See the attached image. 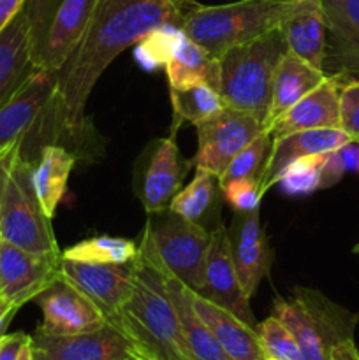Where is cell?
Listing matches in <instances>:
<instances>
[{
  "instance_id": "cell-1",
  "label": "cell",
  "mask_w": 359,
  "mask_h": 360,
  "mask_svg": "<svg viewBox=\"0 0 359 360\" xmlns=\"http://www.w3.org/2000/svg\"><path fill=\"white\" fill-rule=\"evenodd\" d=\"M182 16L169 0H99L76 51L58 70L51 104L63 129H81L95 83L120 53L162 25H180Z\"/></svg>"
},
{
  "instance_id": "cell-2",
  "label": "cell",
  "mask_w": 359,
  "mask_h": 360,
  "mask_svg": "<svg viewBox=\"0 0 359 360\" xmlns=\"http://www.w3.org/2000/svg\"><path fill=\"white\" fill-rule=\"evenodd\" d=\"M136 281L130 295L108 320L144 360H192L187 352L175 304L165 292L164 271L146 236L141 238Z\"/></svg>"
},
{
  "instance_id": "cell-3",
  "label": "cell",
  "mask_w": 359,
  "mask_h": 360,
  "mask_svg": "<svg viewBox=\"0 0 359 360\" xmlns=\"http://www.w3.org/2000/svg\"><path fill=\"white\" fill-rule=\"evenodd\" d=\"M299 0H238L222 6H199L183 13V34L215 58L245 42L280 28Z\"/></svg>"
},
{
  "instance_id": "cell-4",
  "label": "cell",
  "mask_w": 359,
  "mask_h": 360,
  "mask_svg": "<svg viewBox=\"0 0 359 360\" xmlns=\"http://www.w3.org/2000/svg\"><path fill=\"white\" fill-rule=\"evenodd\" d=\"M287 53L280 28L231 48L220 56V95L227 108L267 125L277 67Z\"/></svg>"
},
{
  "instance_id": "cell-5",
  "label": "cell",
  "mask_w": 359,
  "mask_h": 360,
  "mask_svg": "<svg viewBox=\"0 0 359 360\" xmlns=\"http://www.w3.org/2000/svg\"><path fill=\"white\" fill-rule=\"evenodd\" d=\"M99 0H27L32 60L37 69L60 70L76 51Z\"/></svg>"
},
{
  "instance_id": "cell-6",
  "label": "cell",
  "mask_w": 359,
  "mask_h": 360,
  "mask_svg": "<svg viewBox=\"0 0 359 360\" xmlns=\"http://www.w3.org/2000/svg\"><path fill=\"white\" fill-rule=\"evenodd\" d=\"M30 172L32 164L21 153L13 165L0 207V241L35 255L60 259L51 218L35 195Z\"/></svg>"
},
{
  "instance_id": "cell-7",
  "label": "cell",
  "mask_w": 359,
  "mask_h": 360,
  "mask_svg": "<svg viewBox=\"0 0 359 360\" xmlns=\"http://www.w3.org/2000/svg\"><path fill=\"white\" fill-rule=\"evenodd\" d=\"M273 316L291 330L303 360H329L338 341L354 338V316L312 290H298L292 299H277Z\"/></svg>"
},
{
  "instance_id": "cell-8",
  "label": "cell",
  "mask_w": 359,
  "mask_h": 360,
  "mask_svg": "<svg viewBox=\"0 0 359 360\" xmlns=\"http://www.w3.org/2000/svg\"><path fill=\"white\" fill-rule=\"evenodd\" d=\"M143 236L150 241L162 269L189 290L199 292L211 231L164 210L148 217Z\"/></svg>"
},
{
  "instance_id": "cell-9",
  "label": "cell",
  "mask_w": 359,
  "mask_h": 360,
  "mask_svg": "<svg viewBox=\"0 0 359 360\" xmlns=\"http://www.w3.org/2000/svg\"><path fill=\"white\" fill-rule=\"evenodd\" d=\"M197 129V155L194 165L199 171L220 178L232 158L266 132V127L250 115L225 105L217 116L199 123Z\"/></svg>"
},
{
  "instance_id": "cell-10",
  "label": "cell",
  "mask_w": 359,
  "mask_h": 360,
  "mask_svg": "<svg viewBox=\"0 0 359 360\" xmlns=\"http://www.w3.org/2000/svg\"><path fill=\"white\" fill-rule=\"evenodd\" d=\"M137 259L127 264H94L60 259V278L88 299L108 322L118 313L136 281Z\"/></svg>"
},
{
  "instance_id": "cell-11",
  "label": "cell",
  "mask_w": 359,
  "mask_h": 360,
  "mask_svg": "<svg viewBox=\"0 0 359 360\" xmlns=\"http://www.w3.org/2000/svg\"><path fill=\"white\" fill-rule=\"evenodd\" d=\"M196 294L227 309L236 319L257 329L256 316L250 309V297L243 290L234 262H232L229 231L222 224H217L211 231V243L203 271V283Z\"/></svg>"
},
{
  "instance_id": "cell-12",
  "label": "cell",
  "mask_w": 359,
  "mask_h": 360,
  "mask_svg": "<svg viewBox=\"0 0 359 360\" xmlns=\"http://www.w3.org/2000/svg\"><path fill=\"white\" fill-rule=\"evenodd\" d=\"M58 70L35 67L13 97L0 108V153L11 144L25 141L39 116L51 104Z\"/></svg>"
},
{
  "instance_id": "cell-13",
  "label": "cell",
  "mask_w": 359,
  "mask_h": 360,
  "mask_svg": "<svg viewBox=\"0 0 359 360\" xmlns=\"http://www.w3.org/2000/svg\"><path fill=\"white\" fill-rule=\"evenodd\" d=\"M60 259L35 255L0 241L2 295L18 308L37 299L39 294L60 278Z\"/></svg>"
},
{
  "instance_id": "cell-14",
  "label": "cell",
  "mask_w": 359,
  "mask_h": 360,
  "mask_svg": "<svg viewBox=\"0 0 359 360\" xmlns=\"http://www.w3.org/2000/svg\"><path fill=\"white\" fill-rule=\"evenodd\" d=\"M347 74L326 76L319 86L296 102L291 109L266 127L271 139L310 129H341L340 95L347 84Z\"/></svg>"
},
{
  "instance_id": "cell-15",
  "label": "cell",
  "mask_w": 359,
  "mask_h": 360,
  "mask_svg": "<svg viewBox=\"0 0 359 360\" xmlns=\"http://www.w3.org/2000/svg\"><path fill=\"white\" fill-rule=\"evenodd\" d=\"M42 323L37 330L51 336L90 333L106 323L102 313L62 278L37 295Z\"/></svg>"
},
{
  "instance_id": "cell-16",
  "label": "cell",
  "mask_w": 359,
  "mask_h": 360,
  "mask_svg": "<svg viewBox=\"0 0 359 360\" xmlns=\"http://www.w3.org/2000/svg\"><path fill=\"white\" fill-rule=\"evenodd\" d=\"M32 347L53 360H123L134 354L127 338L108 322L101 329L70 336H51L35 330Z\"/></svg>"
},
{
  "instance_id": "cell-17",
  "label": "cell",
  "mask_w": 359,
  "mask_h": 360,
  "mask_svg": "<svg viewBox=\"0 0 359 360\" xmlns=\"http://www.w3.org/2000/svg\"><path fill=\"white\" fill-rule=\"evenodd\" d=\"M227 231L232 262H234L239 283L245 294L252 297L263 278L270 271L271 259H273V253L260 225L259 210L236 213L231 229Z\"/></svg>"
},
{
  "instance_id": "cell-18",
  "label": "cell",
  "mask_w": 359,
  "mask_h": 360,
  "mask_svg": "<svg viewBox=\"0 0 359 360\" xmlns=\"http://www.w3.org/2000/svg\"><path fill=\"white\" fill-rule=\"evenodd\" d=\"M352 139L344 129H310L287 134L273 139L270 155L259 178L263 197L267 190L277 185L282 172L294 160L310 155H327L351 144Z\"/></svg>"
},
{
  "instance_id": "cell-19",
  "label": "cell",
  "mask_w": 359,
  "mask_h": 360,
  "mask_svg": "<svg viewBox=\"0 0 359 360\" xmlns=\"http://www.w3.org/2000/svg\"><path fill=\"white\" fill-rule=\"evenodd\" d=\"M189 171V162L180 155L175 130L169 137L155 143L151 157L144 169L139 188V199L148 214L168 210L172 197L180 192L183 178Z\"/></svg>"
},
{
  "instance_id": "cell-20",
  "label": "cell",
  "mask_w": 359,
  "mask_h": 360,
  "mask_svg": "<svg viewBox=\"0 0 359 360\" xmlns=\"http://www.w3.org/2000/svg\"><path fill=\"white\" fill-rule=\"evenodd\" d=\"M190 302L204 326L211 330L215 340L231 360H266L259 336L253 327L236 319L227 309L208 301L203 295L189 290Z\"/></svg>"
},
{
  "instance_id": "cell-21",
  "label": "cell",
  "mask_w": 359,
  "mask_h": 360,
  "mask_svg": "<svg viewBox=\"0 0 359 360\" xmlns=\"http://www.w3.org/2000/svg\"><path fill=\"white\" fill-rule=\"evenodd\" d=\"M280 32L287 51L317 69H324L327 53V23L322 0H299L298 7L282 21Z\"/></svg>"
},
{
  "instance_id": "cell-22",
  "label": "cell",
  "mask_w": 359,
  "mask_h": 360,
  "mask_svg": "<svg viewBox=\"0 0 359 360\" xmlns=\"http://www.w3.org/2000/svg\"><path fill=\"white\" fill-rule=\"evenodd\" d=\"M327 23L326 60L338 72L359 74V0H322Z\"/></svg>"
},
{
  "instance_id": "cell-23",
  "label": "cell",
  "mask_w": 359,
  "mask_h": 360,
  "mask_svg": "<svg viewBox=\"0 0 359 360\" xmlns=\"http://www.w3.org/2000/svg\"><path fill=\"white\" fill-rule=\"evenodd\" d=\"M34 69L30 25L27 13L21 9L0 32V108L13 97Z\"/></svg>"
},
{
  "instance_id": "cell-24",
  "label": "cell",
  "mask_w": 359,
  "mask_h": 360,
  "mask_svg": "<svg viewBox=\"0 0 359 360\" xmlns=\"http://www.w3.org/2000/svg\"><path fill=\"white\" fill-rule=\"evenodd\" d=\"M162 267V266H160ZM164 271V269H162ZM164 287L175 304L176 315H178L180 327H182L183 340H185L187 352L192 360H231L222 350L218 341L203 323V320L194 311L190 302L189 288L176 280L175 276L164 271Z\"/></svg>"
},
{
  "instance_id": "cell-25",
  "label": "cell",
  "mask_w": 359,
  "mask_h": 360,
  "mask_svg": "<svg viewBox=\"0 0 359 360\" xmlns=\"http://www.w3.org/2000/svg\"><path fill=\"white\" fill-rule=\"evenodd\" d=\"M324 77H326V74L322 69L310 65L308 62L296 56L294 53H285L278 63L277 72H275L267 125L275 122L280 115H284L287 109H291L296 102L301 101L313 88L319 86Z\"/></svg>"
},
{
  "instance_id": "cell-26",
  "label": "cell",
  "mask_w": 359,
  "mask_h": 360,
  "mask_svg": "<svg viewBox=\"0 0 359 360\" xmlns=\"http://www.w3.org/2000/svg\"><path fill=\"white\" fill-rule=\"evenodd\" d=\"M74 162L76 158L65 148L49 144V146L42 148L39 160L32 164V186H34V192L42 210L51 220L55 217L60 200L63 199Z\"/></svg>"
},
{
  "instance_id": "cell-27",
  "label": "cell",
  "mask_w": 359,
  "mask_h": 360,
  "mask_svg": "<svg viewBox=\"0 0 359 360\" xmlns=\"http://www.w3.org/2000/svg\"><path fill=\"white\" fill-rule=\"evenodd\" d=\"M164 69L169 86L204 83L215 90H220V58H215L206 49L190 41L185 34L176 42Z\"/></svg>"
},
{
  "instance_id": "cell-28",
  "label": "cell",
  "mask_w": 359,
  "mask_h": 360,
  "mask_svg": "<svg viewBox=\"0 0 359 360\" xmlns=\"http://www.w3.org/2000/svg\"><path fill=\"white\" fill-rule=\"evenodd\" d=\"M169 94H171L175 118L196 127L217 116L225 108L220 91L204 83L169 86Z\"/></svg>"
},
{
  "instance_id": "cell-29",
  "label": "cell",
  "mask_w": 359,
  "mask_h": 360,
  "mask_svg": "<svg viewBox=\"0 0 359 360\" xmlns=\"http://www.w3.org/2000/svg\"><path fill=\"white\" fill-rule=\"evenodd\" d=\"M218 188L220 185H218L217 176L196 169V176L192 181L172 197L168 210L180 214L185 220L203 225L204 217L213 210L215 202H217Z\"/></svg>"
},
{
  "instance_id": "cell-30",
  "label": "cell",
  "mask_w": 359,
  "mask_h": 360,
  "mask_svg": "<svg viewBox=\"0 0 359 360\" xmlns=\"http://www.w3.org/2000/svg\"><path fill=\"white\" fill-rule=\"evenodd\" d=\"M139 246L125 238L95 236L62 252V259L94 264H127L137 259Z\"/></svg>"
},
{
  "instance_id": "cell-31",
  "label": "cell",
  "mask_w": 359,
  "mask_h": 360,
  "mask_svg": "<svg viewBox=\"0 0 359 360\" xmlns=\"http://www.w3.org/2000/svg\"><path fill=\"white\" fill-rule=\"evenodd\" d=\"M271 136L267 132H263L259 137L252 141L250 144H246L238 155L231 160V164L227 165L222 176L218 178V185L224 186L225 183L234 181V179H257L259 181L260 174H263L264 164H266V158L270 155L271 150Z\"/></svg>"
},
{
  "instance_id": "cell-32",
  "label": "cell",
  "mask_w": 359,
  "mask_h": 360,
  "mask_svg": "<svg viewBox=\"0 0 359 360\" xmlns=\"http://www.w3.org/2000/svg\"><path fill=\"white\" fill-rule=\"evenodd\" d=\"M326 155H310L292 162L278 178V185L289 195H308L322 188Z\"/></svg>"
},
{
  "instance_id": "cell-33",
  "label": "cell",
  "mask_w": 359,
  "mask_h": 360,
  "mask_svg": "<svg viewBox=\"0 0 359 360\" xmlns=\"http://www.w3.org/2000/svg\"><path fill=\"white\" fill-rule=\"evenodd\" d=\"M183 35L180 25H162L139 41L134 49L137 63L146 70H157L165 65L176 42Z\"/></svg>"
},
{
  "instance_id": "cell-34",
  "label": "cell",
  "mask_w": 359,
  "mask_h": 360,
  "mask_svg": "<svg viewBox=\"0 0 359 360\" xmlns=\"http://www.w3.org/2000/svg\"><path fill=\"white\" fill-rule=\"evenodd\" d=\"M257 336L267 359L273 360H303L298 343L291 330L277 316H267L257 323Z\"/></svg>"
},
{
  "instance_id": "cell-35",
  "label": "cell",
  "mask_w": 359,
  "mask_h": 360,
  "mask_svg": "<svg viewBox=\"0 0 359 360\" xmlns=\"http://www.w3.org/2000/svg\"><path fill=\"white\" fill-rule=\"evenodd\" d=\"M220 190L236 213H248L260 207L263 193L257 179H234L220 186Z\"/></svg>"
},
{
  "instance_id": "cell-36",
  "label": "cell",
  "mask_w": 359,
  "mask_h": 360,
  "mask_svg": "<svg viewBox=\"0 0 359 360\" xmlns=\"http://www.w3.org/2000/svg\"><path fill=\"white\" fill-rule=\"evenodd\" d=\"M341 129L359 144V81L348 79L340 95Z\"/></svg>"
},
{
  "instance_id": "cell-37",
  "label": "cell",
  "mask_w": 359,
  "mask_h": 360,
  "mask_svg": "<svg viewBox=\"0 0 359 360\" xmlns=\"http://www.w3.org/2000/svg\"><path fill=\"white\" fill-rule=\"evenodd\" d=\"M23 143L25 141H18V143L11 144L6 150L0 153V207H2L4 193H6L7 181H9V174L13 171L14 162L20 158V155L23 153Z\"/></svg>"
},
{
  "instance_id": "cell-38",
  "label": "cell",
  "mask_w": 359,
  "mask_h": 360,
  "mask_svg": "<svg viewBox=\"0 0 359 360\" xmlns=\"http://www.w3.org/2000/svg\"><path fill=\"white\" fill-rule=\"evenodd\" d=\"M30 341V336L23 333L4 334L0 338V360H18L21 348Z\"/></svg>"
},
{
  "instance_id": "cell-39",
  "label": "cell",
  "mask_w": 359,
  "mask_h": 360,
  "mask_svg": "<svg viewBox=\"0 0 359 360\" xmlns=\"http://www.w3.org/2000/svg\"><path fill=\"white\" fill-rule=\"evenodd\" d=\"M329 360H359V350L354 343V338H345L338 341L331 348Z\"/></svg>"
},
{
  "instance_id": "cell-40",
  "label": "cell",
  "mask_w": 359,
  "mask_h": 360,
  "mask_svg": "<svg viewBox=\"0 0 359 360\" xmlns=\"http://www.w3.org/2000/svg\"><path fill=\"white\" fill-rule=\"evenodd\" d=\"M25 4H27V0H0V32L23 9Z\"/></svg>"
},
{
  "instance_id": "cell-41",
  "label": "cell",
  "mask_w": 359,
  "mask_h": 360,
  "mask_svg": "<svg viewBox=\"0 0 359 360\" xmlns=\"http://www.w3.org/2000/svg\"><path fill=\"white\" fill-rule=\"evenodd\" d=\"M18 309H20V308H18L16 304H13L9 299H6L4 295H0V338L6 334L7 326L11 323L13 316L16 315Z\"/></svg>"
},
{
  "instance_id": "cell-42",
  "label": "cell",
  "mask_w": 359,
  "mask_h": 360,
  "mask_svg": "<svg viewBox=\"0 0 359 360\" xmlns=\"http://www.w3.org/2000/svg\"><path fill=\"white\" fill-rule=\"evenodd\" d=\"M18 360H34V352H32V336H30V341L21 348L20 355H18Z\"/></svg>"
},
{
  "instance_id": "cell-43",
  "label": "cell",
  "mask_w": 359,
  "mask_h": 360,
  "mask_svg": "<svg viewBox=\"0 0 359 360\" xmlns=\"http://www.w3.org/2000/svg\"><path fill=\"white\" fill-rule=\"evenodd\" d=\"M169 2H171L172 6H175L176 9H178L182 14L185 13V11L189 9V7H192L194 4H196V2H192V0H169Z\"/></svg>"
},
{
  "instance_id": "cell-44",
  "label": "cell",
  "mask_w": 359,
  "mask_h": 360,
  "mask_svg": "<svg viewBox=\"0 0 359 360\" xmlns=\"http://www.w3.org/2000/svg\"><path fill=\"white\" fill-rule=\"evenodd\" d=\"M32 352H34V360H53V359H49L46 354H42L41 350H37V348L32 347Z\"/></svg>"
},
{
  "instance_id": "cell-45",
  "label": "cell",
  "mask_w": 359,
  "mask_h": 360,
  "mask_svg": "<svg viewBox=\"0 0 359 360\" xmlns=\"http://www.w3.org/2000/svg\"><path fill=\"white\" fill-rule=\"evenodd\" d=\"M123 360H144V359H141L139 355H136V354H130L129 357H125Z\"/></svg>"
},
{
  "instance_id": "cell-46",
  "label": "cell",
  "mask_w": 359,
  "mask_h": 360,
  "mask_svg": "<svg viewBox=\"0 0 359 360\" xmlns=\"http://www.w3.org/2000/svg\"><path fill=\"white\" fill-rule=\"evenodd\" d=\"M354 253H359V243L354 246Z\"/></svg>"
},
{
  "instance_id": "cell-47",
  "label": "cell",
  "mask_w": 359,
  "mask_h": 360,
  "mask_svg": "<svg viewBox=\"0 0 359 360\" xmlns=\"http://www.w3.org/2000/svg\"><path fill=\"white\" fill-rule=\"evenodd\" d=\"M0 295H2V278H0Z\"/></svg>"
}]
</instances>
